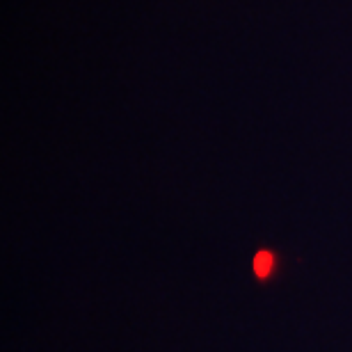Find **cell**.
I'll return each mask as SVG.
<instances>
[{
    "mask_svg": "<svg viewBox=\"0 0 352 352\" xmlns=\"http://www.w3.org/2000/svg\"><path fill=\"white\" fill-rule=\"evenodd\" d=\"M281 267H284V258H281L279 252L270 248V245H261V248H256L254 254H252L250 270L258 286H265L277 279L281 274Z\"/></svg>",
    "mask_w": 352,
    "mask_h": 352,
    "instance_id": "6da1fadb",
    "label": "cell"
}]
</instances>
